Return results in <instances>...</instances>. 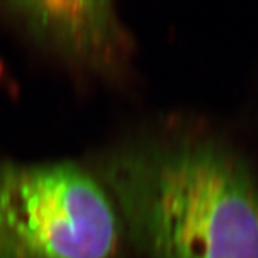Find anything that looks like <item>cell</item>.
<instances>
[{
  "label": "cell",
  "instance_id": "cell-3",
  "mask_svg": "<svg viewBox=\"0 0 258 258\" xmlns=\"http://www.w3.org/2000/svg\"><path fill=\"white\" fill-rule=\"evenodd\" d=\"M0 16L76 68L116 76L128 63L131 37L109 2H6Z\"/></svg>",
  "mask_w": 258,
  "mask_h": 258
},
{
  "label": "cell",
  "instance_id": "cell-1",
  "mask_svg": "<svg viewBox=\"0 0 258 258\" xmlns=\"http://www.w3.org/2000/svg\"><path fill=\"white\" fill-rule=\"evenodd\" d=\"M98 176L147 258H258V184L221 142L132 141L102 158Z\"/></svg>",
  "mask_w": 258,
  "mask_h": 258
},
{
  "label": "cell",
  "instance_id": "cell-2",
  "mask_svg": "<svg viewBox=\"0 0 258 258\" xmlns=\"http://www.w3.org/2000/svg\"><path fill=\"white\" fill-rule=\"evenodd\" d=\"M125 234L109 191L82 166L0 164V258H122Z\"/></svg>",
  "mask_w": 258,
  "mask_h": 258
}]
</instances>
